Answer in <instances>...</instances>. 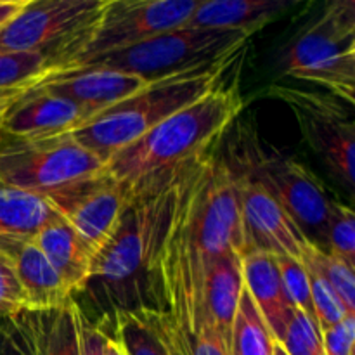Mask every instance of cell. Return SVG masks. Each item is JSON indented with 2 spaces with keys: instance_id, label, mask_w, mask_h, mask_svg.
I'll return each instance as SVG.
<instances>
[{
  "instance_id": "1",
  "label": "cell",
  "mask_w": 355,
  "mask_h": 355,
  "mask_svg": "<svg viewBox=\"0 0 355 355\" xmlns=\"http://www.w3.org/2000/svg\"><path fill=\"white\" fill-rule=\"evenodd\" d=\"M225 253H246L234 175L210 155L200 179L180 205L163 248L159 288L166 311L186 336L203 322L205 276Z\"/></svg>"
},
{
  "instance_id": "2",
  "label": "cell",
  "mask_w": 355,
  "mask_h": 355,
  "mask_svg": "<svg viewBox=\"0 0 355 355\" xmlns=\"http://www.w3.org/2000/svg\"><path fill=\"white\" fill-rule=\"evenodd\" d=\"M210 155L155 173L130 186V198L110 241L94 257L92 281H99L120 311L142 286L159 288V266L166 238L180 205L200 179ZM162 291V288H159Z\"/></svg>"
},
{
  "instance_id": "3",
  "label": "cell",
  "mask_w": 355,
  "mask_h": 355,
  "mask_svg": "<svg viewBox=\"0 0 355 355\" xmlns=\"http://www.w3.org/2000/svg\"><path fill=\"white\" fill-rule=\"evenodd\" d=\"M238 85L214 90L163 120L106 162V172L128 187L205 155L243 110Z\"/></svg>"
},
{
  "instance_id": "4",
  "label": "cell",
  "mask_w": 355,
  "mask_h": 355,
  "mask_svg": "<svg viewBox=\"0 0 355 355\" xmlns=\"http://www.w3.org/2000/svg\"><path fill=\"white\" fill-rule=\"evenodd\" d=\"M231 62L146 83L141 90L90 118L83 127L73 132V139L106 163L163 120L214 90Z\"/></svg>"
},
{
  "instance_id": "5",
  "label": "cell",
  "mask_w": 355,
  "mask_h": 355,
  "mask_svg": "<svg viewBox=\"0 0 355 355\" xmlns=\"http://www.w3.org/2000/svg\"><path fill=\"white\" fill-rule=\"evenodd\" d=\"M248 38L250 35L243 31L182 26L134 47L94 58L76 68L111 69L151 83L232 61Z\"/></svg>"
},
{
  "instance_id": "6",
  "label": "cell",
  "mask_w": 355,
  "mask_h": 355,
  "mask_svg": "<svg viewBox=\"0 0 355 355\" xmlns=\"http://www.w3.org/2000/svg\"><path fill=\"white\" fill-rule=\"evenodd\" d=\"M284 75L312 82L354 103L355 2L336 0L286 45L279 58Z\"/></svg>"
},
{
  "instance_id": "7",
  "label": "cell",
  "mask_w": 355,
  "mask_h": 355,
  "mask_svg": "<svg viewBox=\"0 0 355 355\" xmlns=\"http://www.w3.org/2000/svg\"><path fill=\"white\" fill-rule=\"evenodd\" d=\"M198 3L200 0H106L96 23L61 52L54 69L76 68L182 28Z\"/></svg>"
},
{
  "instance_id": "8",
  "label": "cell",
  "mask_w": 355,
  "mask_h": 355,
  "mask_svg": "<svg viewBox=\"0 0 355 355\" xmlns=\"http://www.w3.org/2000/svg\"><path fill=\"white\" fill-rule=\"evenodd\" d=\"M104 166L106 163L71 134L42 141L0 137V184L35 196H49L96 175Z\"/></svg>"
},
{
  "instance_id": "9",
  "label": "cell",
  "mask_w": 355,
  "mask_h": 355,
  "mask_svg": "<svg viewBox=\"0 0 355 355\" xmlns=\"http://www.w3.org/2000/svg\"><path fill=\"white\" fill-rule=\"evenodd\" d=\"M290 215L311 245L328 252V211L331 200L321 180L305 165L283 155H266L255 144H243L234 159Z\"/></svg>"
},
{
  "instance_id": "10",
  "label": "cell",
  "mask_w": 355,
  "mask_h": 355,
  "mask_svg": "<svg viewBox=\"0 0 355 355\" xmlns=\"http://www.w3.org/2000/svg\"><path fill=\"white\" fill-rule=\"evenodd\" d=\"M104 3L106 0H28L0 28V54L45 52L55 68L61 52L96 23Z\"/></svg>"
},
{
  "instance_id": "11",
  "label": "cell",
  "mask_w": 355,
  "mask_h": 355,
  "mask_svg": "<svg viewBox=\"0 0 355 355\" xmlns=\"http://www.w3.org/2000/svg\"><path fill=\"white\" fill-rule=\"evenodd\" d=\"M128 198L130 187L104 168L96 175L49 194L45 201L97 255L116 231Z\"/></svg>"
},
{
  "instance_id": "12",
  "label": "cell",
  "mask_w": 355,
  "mask_h": 355,
  "mask_svg": "<svg viewBox=\"0 0 355 355\" xmlns=\"http://www.w3.org/2000/svg\"><path fill=\"white\" fill-rule=\"evenodd\" d=\"M293 110L302 134L326 168L343 187L355 189V128L335 103L314 94L281 90Z\"/></svg>"
},
{
  "instance_id": "13",
  "label": "cell",
  "mask_w": 355,
  "mask_h": 355,
  "mask_svg": "<svg viewBox=\"0 0 355 355\" xmlns=\"http://www.w3.org/2000/svg\"><path fill=\"white\" fill-rule=\"evenodd\" d=\"M224 162L234 175L246 236V252L259 250L274 257L302 260V253L309 241L298 231L290 215L245 168L227 159Z\"/></svg>"
},
{
  "instance_id": "14",
  "label": "cell",
  "mask_w": 355,
  "mask_h": 355,
  "mask_svg": "<svg viewBox=\"0 0 355 355\" xmlns=\"http://www.w3.org/2000/svg\"><path fill=\"white\" fill-rule=\"evenodd\" d=\"M92 114L64 97L26 89L0 120V137L10 141H42L69 135Z\"/></svg>"
},
{
  "instance_id": "15",
  "label": "cell",
  "mask_w": 355,
  "mask_h": 355,
  "mask_svg": "<svg viewBox=\"0 0 355 355\" xmlns=\"http://www.w3.org/2000/svg\"><path fill=\"white\" fill-rule=\"evenodd\" d=\"M146 85L137 76L101 68H61L49 71L30 89L64 97L92 116L114 106Z\"/></svg>"
},
{
  "instance_id": "16",
  "label": "cell",
  "mask_w": 355,
  "mask_h": 355,
  "mask_svg": "<svg viewBox=\"0 0 355 355\" xmlns=\"http://www.w3.org/2000/svg\"><path fill=\"white\" fill-rule=\"evenodd\" d=\"M0 253L9 260L23 286L28 311H47L64 305L69 291L58 277L30 236L0 234Z\"/></svg>"
},
{
  "instance_id": "17",
  "label": "cell",
  "mask_w": 355,
  "mask_h": 355,
  "mask_svg": "<svg viewBox=\"0 0 355 355\" xmlns=\"http://www.w3.org/2000/svg\"><path fill=\"white\" fill-rule=\"evenodd\" d=\"M113 335L127 355H191L187 338L162 307L116 312Z\"/></svg>"
},
{
  "instance_id": "18",
  "label": "cell",
  "mask_w": 355,
  "mask_h": 355,
  "mask_svg": "<svg viewBox=\"0 0 355 355\" xmlns=\"http://www.w3.org/2000/svg\"><path fill=\"white\" fill-rule=\"evenodd\" d=\"M33 241L71 297L89 288L96 255L71 225L58 215L33 236Z\"/></svg>"
},
{
  "instance_id": "19",
  "label": "cell",
  "mask_w": 355,
  "mask_h": 355,
  "mask_svg": "<svg viewBox=\"0 0 355 355\" xmlns=\"http://www.w3.org/2000/svg\"><path fill=\"white\" fill-rule=\"evenodd\" d=\"M243 281L274 340L281 342L297 309L291 305L279 276L276 257L250 250L241 257Z\"/></svg>"
},
{
  "instance_id": "20",
  "label": "cell",
  "mask_w": 355,
  "mask_h": 355,
  "mask_svg": "<svg viewBox=\"0 0 355 355\" xmlns=\"http://www.w3.org/2000/svg\"><path fill=\"white\" fill-rule=\"evenodd\" d=\"M243 290H245V281H243L241 255L225 253L218 257L205 276L203 322L207 321L227 347L231 343L232 324Z\"/></svg>"
},
{
  "instance_id": "21",
  "label": "cell",
  "mask_w": 355,
  "mask_h": 355,
  "mask_svg": "<svg viewBox=\"0 0 355 355\" xmlns=\"http://www.w3.org/2000/svg\"><path fill=\"white\" fill-rule=\"evenodd\" d=\"M295 0H203L184 26L252 35L283 16Z\"/></svg>"
},
{
  "instance_id": "22",
  "label": "cell",
  "mask_w": 355,
  "mask_h": 355,
  "mask_svg": "<svg viewBox=\"0 0 355 355\" xmlns=\"http://www.w3.org/2000/svg\"><path fill=\"white\" fill-rule=\"evenodd\" d=\"M82 309L75 298L47 311H28L35 355H80Z\"/></svg>"
},
{
  "instance_id": "23",
  "label": "cell",
  "mask_w": 355,
  "mask_h": 355,
  "mask_svg": "<svg viewBox=\"0 0 355 355\" xmlns=\"http://www.w3.org/2000/svg\"><path fill=\"white\" fill-rule=\"evenodd\" d=\"M58 217L45 198L0 184V234L33 238L47 222Z\"/></svg>"
},
{
  "instance_id": "24",
  "label": "cell",
  "mask_w": 355,
  "mask_h": 355,
  "mask_svg": "<svg viewBox=\"0 0 355 355\" xmlns=\"http://www.w3.org/2000/svg\"><path fill=\"white\" fill-rule=\"evenodd\" d=\"M274 345L276 340L272 333L245 288L232 324L229 352L231 355H274Z\"/></svg>"
},
{
  "instance_id": "25",
  "label": "cell",
  "mask_w": 355,
  "mask_h": 355,
  "mask_svg": "<svg viewBox=\"0 0 355 355\" xmlns=\"http://www.w3.org/2000/svg\"><path fill=\"white\" fill-rule=\"evenodd\" d=\"M319 248L318 246L307 243L302 253V263H304L305 270H307L309 283H311V297L312 304H314L315 318H318V324L321 331L331 328V326L338 324L340 321L352 315L345 311L340 298L336 297L335 290L331 284L326 279L324 272H322L321 266H319Z\"/></svg>"
},
{
  "instance_id": "26",
  "label": "cell",
  "mask_w": 355,
  "mask_h": 355,
  "mask_svg": "<svg viewBox=\"0 0 355 355\" xmlns=\"http://www.w3.org/2000/svg\"><path fill=\"white\" fill-rule=\"evenodd\" d=\"M54 68V59L45 52L0 54V90H26Z\"/></svg>"
},
{
  "instance_id": "27",
  "label": "cell",
  "mask_w": 355,
  "mask_h": 355,
  "mask_svg": "<svg viewBox=\"0 0 355 355\" xmlns=\"http://www.w3.org/2000/svg\"><path fill=\"white\" fill-rule=\"evenodd\" d=\"M328 252L355 266V215L336 200H331L328 211Z\"/></svg>"
},
{
  "instance_id": "28",
  "label": "cell",
  "mask_w": 355,
  "mask_h": 355,
  "mask_svg": "<svg viewBox=\"0 0 355 355\" xmlns=\"http://www.w3.org/2000/svg\"><path fill=\"white\" fill-rule=\"evenodd\" d=\"M277 343L283 345L288 355H324L321 328L300 311L293 312L283 340Z\"/></svg>"
},
{
  "instance_id": "29",
  "label": "cell",
  "mask_w": 355,
  "mask_h": 355,
  "mask_svg": "<svg viewBox=\"0 0 355 355\" xmlns=\"http://www.w3.org/2000/svg\"><path fill=\"white\" fill-rule=\"evenodd\" d=\"M276 260L284 291H286L291 305L318 322L311 297V283H309L307 270H305L302 260L291 259V257H276Z\"/></svg>"
},
{
  "instance_id": "30",
  "label": "cell",
  "mask_w": 355,
  "mask_h": 355,
  "mask_svg": "<svg viewBox=\"0 0 355 355\" xmlns=\"http://www.w3.org/2000/svg\"><path fill=\"white\" fill-rule=\"evenodd\" d=\"M318 257L319 266H321L328 283L331 284V288L335 290L336 297L340 298V302L343 304L345 311L349 312V314L355 315L354 266H350L349 262H345V260L340 259V257L333 255V253L322 252L321 248H319Z\"/></svg>"
},
{
  "instance_id": "31",
  "label": "cell",
  "mask_w": 355,
  "mask_h": 355,
  "mask_svg": "<svg viewBox=\"0 0 355 355\" xmlns=\"http://www.w3.org/2000/svg\"><path fill=\"white\" fill-rule=\"evenodd\" d=\"M0 355H35L28 311L0 319Z\"/></svg>"
},
{
  "instance_id": "32",
  "label": "cell",
  "mask_w": 355,
  "mask_h": 355,
  "mask_svg": "<svg viewBox=\"0 0 355 355\" xmlns=\"http://www.w3.org/2000/svg\"><path fill=\"white\" fill-rule=\"evenodd\" d=\"M28 311V300L23 286L9 260L0 253V319H9Z\"/></svg>"
},
{
  "instance_id": "33",
  "label": "cell",
  "mask_w": 355,
  "mask_h": 355,
  "mask_svg": "<svg viewBox=\"0 0 355 355\" xmlns=\"http://www.w3.org/2000/svg\"><path fill=\"white\" fill-rule=\"evenodd\" d=\"M321 333L324 355H354L355 315H347L338 324Z\"/></svg>"
},
{
  "instance_id": "34",
  "label": "cell",
  "mask_w": 355,
  "mask_h": 355,
  "mask_svg": "<svg viewBox=\"0 0 355 355\" xmlns=\"http://www.w3.org/2000/svg\"><path fill=\"white\" fill-rule=\"evenodd\" d=\"M186 338L189 343L191 355H231L224 340L207 321L200 326L196 335L186 336Z\"/></svg>"
},
{
  "instance_id": "35",
  "label": "cell",
  "mask_w": 355,
  "mask_h": 355,
  "mask_svg": "<svg viewBox=\"0 0 355 355\" xmlns=\"http://www.w3.org/2000/svg\"><path fill=\"white\" fill-rule=\"evenodd\" d=\"M110 331L104 326V319L99 322H90L82 315L80 324V355H104V347Z\"/></svg>"
},
{
  "instance_id": "36",
  "label": "cell",
  "mask_w": 355,
  "mask_h": 355,
  "mask_svg": "<svg viewBox=\"0 0 355 355\" xmlns=\"http://www.w3.org/2000/svg\"><path fill=\"white\" fill-rule=\"evenodd\" d=\"M28 0H0V28L12 19L24 6Z\"/></svg>"
},
{
  "instance_id": "37",
  "label": "cell",
  "mask_w": 355,
  "mask_h": 355,
  "mask_svg": "<svg viewBox=\"0 0 355 355\" xmlns=\"http://www.w3.org/2000/svg\"><path fill=\"white\" fill-rule=\"evenodd\" d=\"M23 92H24L23 89H19V90H0V120H2V116L6 114V111L10 107V104H12L14 101H16L17 97H19Z\"/></svg>"
},
{
  "instance_id": "38",
  "label": "cell",
  "mask_w": 355,
  "mask_h": 355,
  "mask_svg": "<svg viewBox=\"0 0 355 355\" xmlns=\"http://www.w3.org/2000/svg\"><path fill=\"white\" fill-rule=\"evenodd\" d=\"M104 355H127L125 354L123 347L120 345V342L116 340V336L114 335H107V340H106V347H104Z\"/></svg>"
},
{
  "instance_id": "39",
  "label": "cell",
  "mask_w": 355,
  "mask_h": 355,
  "mask_svg": "<svg viewBox=\"0 0 355 355\" xmlns=\"http://www.w3.org/2000/svg\"><path fill=\"white\" fill-rule=\"evenodd\" d=\"M274 355H288V354H286V350L283 349V345L276 342V345H274Z\"/></svg>"
}]
</instances>
